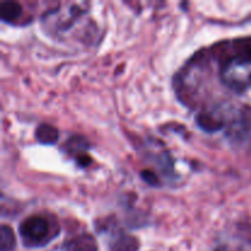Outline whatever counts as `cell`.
<instances>
[{"label": "cell", "instance_id": "cell-6", "mask_svg": "<svg viewBox=\"0 0 251 251\" xmlns=\"http://www.w3.org/2000/svg\"><path fill=\"white\" fill-rule=\"evenodd\" d=\"M16 247V238L11 228L6 225L1 226L0 229V249L1 251H11Z\"/></svg>", "mask_w": 251, "mask_h": 251}, {"label": "cell", "instance_id": "cell-1", "mask_svg": "<svg viewBox=\"0 0 251 251\" xmlns=\"http://www.w3.org/2000/svg\"><path fill=\"white\" fill-rule=\"evenodd\" d=\"M221 78L227 87L243 93L251 87V59L237 54L221 66Z\"/></svg>", "mask_w": 251, "mask_h": 251}, {"label": "cell", "instance_id": "cell-8", "mask_svg": "<svg viewBox=\"0 0 251 251\" xmlns=\"http://www.w3.org/2000/svg\"><path fill=\"white\" fill-rule=\"evenodd\" d=\"M141 178L144 179L145 181H147V184H150V185H156L157 181H158L156 174H154L153 172L149 171V169H147V171L141 172Z\"/></svg>", "mask_w": 251, "mask_h": 251}, {"label": "cell", "instance_id": "cell-2", "mask_svg": "<svg viewBox=\"0 0 251 251\" xmlns=\"http://www.w3.org/2000/svg\"><path fill=\"white\" fill-rule=\"evenodd\" d=\"M20 237L27 248H38L48 244L54 237L50 233V223L43 216L34 215L26 218L19 227Z\"/></svg>", "mask_w": 251, "mask_h": 251}, {"label": "cell", "instance_id": "cell-4", "mask_svg": "<svg viewBox=\"0 0 251 251\" xmlns=\"http://www.w3.org/2000/svg\"><path fill=\"white\" fill-rule=\"evenodd\" d=\"M22 14V7L16 1L0 2V17L5 22L16 21Z\"/></svg>", "mask_w": 251, "mask_h": 251}, {"label": "cell", "instance_id": "cell-3", "mask_svg": "<svg viewBox=\"0 0 251 251\" xmlns=\"http://www.w3.org/2000/svg\"><path fill=\"white\" fill-rule=\"evenodd\" d=\"M65 251H97L96 240L90 234H82L69 240L64 247Z\"/></svg>", "mask_w": 251, "mask_h": 251}, {"label": "cell", "instance_id": "cell-5", "mask_svg": "<svg viewBox=\"0 0 251 251\" xmlns=\"http://www.w3.org/2000/svg\"><path fill=\"white\" fill-rule=\"evenodd\" d=\"M36 139L37 141H39L41 144L44 145H53L55 144L56 140H58L59 132L58 130L54 126L49 124H41L38 125V127L36 129Z\"/></svg>", "mask_w": 251, "mask_h": 251}, {"label": "cell", "instance_id": "cell-7", "mask_svg": "<svg viewBox=\"0 0 251 251\" xmlns=\"http://www.w3.org/2000/svg\"><path fill=\"white\" fill-rule=\"evenodd\" d=\"M198 125L201 127V129L206 130L208 132H213L216 130H220L222 129L223 126V123L221 120L216 119L213 115L208 114V113H202L198 117Z\"/></svg>", "mask_w": 251, "mask_h": 251}]
</instances>
